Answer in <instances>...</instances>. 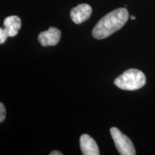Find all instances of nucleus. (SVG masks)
<instances>
[{
    "mask_svg": "<svg viewBox=\"0 0 155 155\" xmlns=\"http://www.w3.org/2000/svg\"><path fill=\"white\" fill-rule=\"evenodd\" d=\"M126 8H119L108 13L98 21L92 31L93 37L97 40L105 39L120 30L129 19Z\"/></svg>",
    "mask_w": 155,
    "mask_h": 155,
    "instance_id": "nucleus-1",
    "label": "nucleus"
},
{
    "mask_svg": "<svg viewBox=\"0 0 155 155\" xmlns=\"http://www.w3.org/2000/svg\"><path fill=\"white\" fill-rule=\"evenodd\" d=\"M146 83V76L138 69L131 68L126 71L114 81L118 88L125 91H135L142 88Z\"/></svg>",
    "mask_w": 155,
    "mask_h": 155,
    "instance_id": "nucleus-2",
    "label": "nucleus"
},
{
    "mask_svg": "<svg viewBox=\"0 0 155 155\" xmlns=\"http://www.w3.org/2000/svg\"><path fill=\"white\" fill-rule=\"evenodd\" d=\"M112 139L118 152L121 155H135L136 150L131 139L119 129L112 127L110 129Z\"/></svg>",
    "mask_w": 155,
    "mask_h": 155,
    "instance_id": "nucleus-3",
    "label": "nucleus"
},
{
    "mask_svg": "<svg viewBox=\"0 0 155 155\" xmlns=\"http://www.w3.org/2000/svg\"><path fill=\"white\" fill-rule=\"evenodd\" d=\"M61 37V30L54 27H50L48 30L40 32L38 35V41L44 47L56 45Z\"/></svg>",
    "mask_w": 155,
    "mask_h": 155,
    "instance_id": "nucleus-4",
    "label": "nucleus"
},
{
    "mask_svg": "<svg viewBox=\"0 0 155 155\" xmlns=\"http://www.w3.org/2000/svg\"><path fill=\"white\" fill-rule=\"evenodd\" d=\"M92 13L91 7L88 4H81L71 10V17L73 22L79 25L89 19Z\"/></svg>",
    "mask_w": 155,
    "mask_h": 155,
    "instance_id": "nucleus-5",
    "label": "nucleus"
},
{
    "mask_svg": "<svg viewBox=\"0 0 155 155\" xmlns=\"http://www.w3.org/2000/svg\"><path fill=\"white\" fill-rule=\"evenodd\" d=\"M80 147L83 154L84 155H98L100 154L96 141L88 134L81 135Z\"/></svg>",
    "mask_w": 155,
    "mask_h": 155,
    "instance_id": "nucleus-6",
    "label": "nucleus"
},
{
    "mask_svg": "<svg viewBox=\"0 0 155 155\" xmlns=\"http://www.w3.org/2000/svg\"><path fill=\"white\" fill-rule=\"evenodd\" d=\"M21 19L18 16L12 15L7 17L4 20L5 30L7 32L9 38L16 36L18 34L19 30L21 29Z\"/></svg>",
    "mask_w": 155,
    "mask_h": 155,
    "instance_id": "nucleus-7",
    "label": "nucleus"
},
{
    "mask_svg": "<svg viewBox=\"0 0 155 155\" xmlns=\"http://www.w3.org/2000/svg\"><path fill=\"white\" fill-rule=\"evenodd\" d=\"M7 38H9V36L5 28H0V44L5 43Z\"/></svg>",
    "mask_w": 155,
    "mask_h": 155,
    "instance_id": "nucleus-8",
    "label": "nucleus"
},
{
    "mask_svg": "<svg viewBox=\"0 0 155 155\" xmlns=\"http://www.w3.org/2000/svg\"><path fill=\"white\" fill-rule=\"evenodd\" d=\"M6 117V109L2 103L0 104V122H2Z\"/></svg>",
    "mask_w": 155,
    "mask_h": 155,
    "instance_id": "nucleus-9",
    "label": "nucleus"
},
{
    "mask_svg": "<svg viewBox=\"0 0 155 155\" xmlns=\"http://www.w3.org/2000/svg\"><path fill=\"white\" fill-rule=\"evenodd\" d=\"M50 155H62L63 154L61 152H58V151H53L50 154Z\"/></svg>",
    "mask_w": 155,
    "mask_h": 155,
    "instance_id": "nucleus-10",
    "label": "nucleus"
},
{
    "mask_svg": "<svg viewBox=\"0 0 155 155\" xmlns=\"http://www.w3.org/2000/svg\"><path fill=\"white\" fill-rule=\"evenodd\" d=\"M130 18L132 19V20H134V19H136V17L135 16H134V15H131V16L130 17Z\"/></svg>",
    "mask_w": 155,
    "mask_h": 155,
    "instance_id": "nucleus-11",
    "label": "nucleus"
}]
</instances>
